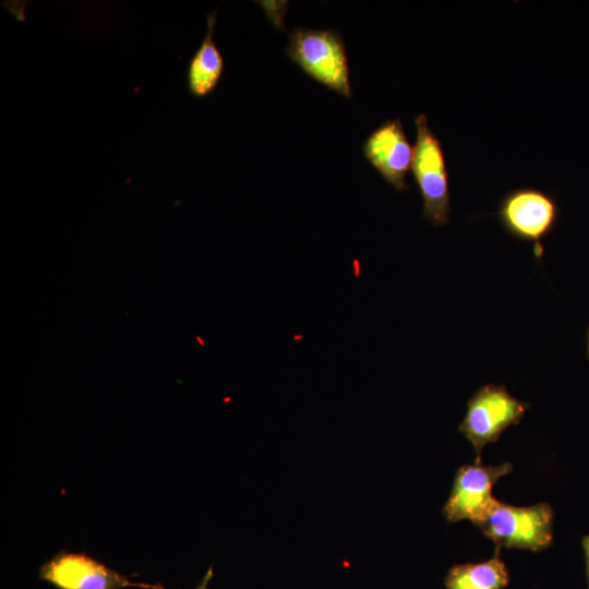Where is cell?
Returning <instances> with one entry per match:
<instances>
[{
	"label": "cell",
	"mask_w": 589,
	"mask_h": 589,
	"mask_svg": "<svg viewBox=\"0 0 589 589\" xmlns=\"http://www.w3.org/2000/svg\"><path fill=\"white\" fill-rule=\"evenodd\" d=\"M286 53L317 83L346 98L352 96L346 46L339 32L296 27L289 34Z\"/></svg>",
	"instance_id": "1"
},
{
	"label": "cell",
	"mask_w": 589,
	"mask_h": 589,
	"mask_svg": "<svg viewBox=\"0 0 589 589\" xmlns=\"http://www.w3.org/2000/svg\"><path fill=\"white\" fill-rule=\"evenodd\" d=\"M554 513L550 504L515 506L494 501L474 524L482 533L501 548L542 551L553 542Z\"/></svg>",
	"instance_id": "2"
},
{
	"label": "cell",
	"mask_w": 589,
	"mask_h": 589,
	"mask_svg": "<svg viewBox=\"0 0 589 589\" xmlns=\"http://www.w3.org/2000/svg\"><path fill=\"white\" fill-rule=\"evenodd\" d=\"M416 143L412 176L422 197V217L433 226L447 224L450 214L449 173L438 136L429 125L425 113L414 118Z\"/></svg>",
	"instance_id": "3"
},
{
	"label": "cell",
	"mask_w": 589,
	"mask_h": 589,
	"mask_svg": "<svg viewBox=\"0 0 589 589\" xmlns=\"http://www.w3.org/2000/svg\"><path fill=\"white\" fill-rule=\"evenodd\" d=\"M496 218L512 238L532 244L537 260H542L543 241L555 229L560 205L554 195L533 187H519L498 201Z\"/></svg>",
	"instance_id": "4"
},
{
	"label": "cell",
	"mask_w": 589,
	"mask_h": 589,
	"mask_svg": "<svg viewBox=\"0 0 589 589\" xmlns=\"http://www.w3.org/2000/svg\"><path fill=\"white\" fill-rule=\"evenodd\" d=\"M529 407V402L514 397L505 385L485 384L473 393L458 430L473 447L476 461H480L483 447L518 424Z\"/></svg>",
	"instance_id": "5"
},
{
	"label": "cell",
	"mask_w": 589,
	"mask_h": 589,
	"mask_svg": "<svg viewBox=\"0 0 589 589\" xmlns=\"http://www.w3.org/2000/svg\"><path fill=\"white\" fill-rule=\"evenodd\" d=\"M39 578L56 589H165L161 585L131 581L127 576L85 552L61 550L39 568Z\"/></svg>",
	"instance_id": "6"
},
{
	"label": "cell",
	"mask_w": 589,
	"mask_h": 589,
	"mask_svg": "<svg viewBox=\"0 0 589 589\" xmlns=\"http://www.w3.org/2000/svg\"><path fill=\"white\" fill-rule=\"evenodd\" d=\"M513 470L510 462L486 466L481 461L459 467L452 490L443 506V515L449 522L470 520L476 524L496 498L492 488Z\"/></svg>",
	"instance_id": "7"
},
{
	"label": "cell",
	"mask_w": 589,
	"mask_h": 589,
	"mask_svg": "<svg viewBox=\"0 0 589 589\" xmlns=\"http://www.w3.org/2000/svg\"><path fill=\"white\" fill-rule=\"evenodd\" d=\"M362 153L396 191L410 188L406 176L412 165L413 148L399 118L385 120L373 130L362 143Z\"/></svg>",
	"instance_id": "8"
},
{
	"label": "cell",
	"mask_w": 589,
	"mask_h": 589,
	"mask_svg": "<svg viewBox=\"0 0 589 589\" xmlns=\"http://www.w3.org/2000/svg\"><path fill=\"white\" fill-rule=\"evenodd\" d=\"M207 31L187 67L188 92L195 98H204L218 87L225 71V60L214 39L216 12L207 15Z\"/></svg>",
	"instance_id": "9"
},
{
	"label": "cell",
	"mask_w": 589,
	"mask_h": 589,
	"mask_svg": "<svg viewBox=\"0 0 589 589\" xmlns=\"http://www.w3.org/2000/svg\"><path fill=\"white\" fill-rule=\"evenodd\" d=\"M509 575L498 554L484 562L454 565L445 577V589H503Z\"/></svg>",
	"instance_id": "10"
},
{
	"label": "cell",
	"mask_w": 589,
	"mask_h": 589,
	"mask_svg": "<svg viewBox=\"0 0 589 589\" xmlns=\"http://www.w3.org/2000/svg\"><path fill=\"white\" fill-rule=\"evenodd\" d=\"M582 550L586 557V565H587V580H588V587L589 589V534L585 536L581 540Z\"/></svg>",
	"instance_id": "11"
},
{
	"label": "cell",
	"mask_w": 589,
	"mask_h": 589,
	"mask_svg": "<svg viewBox=\"0 0 589 589\" xmlns=\"http://www.w3.org/2000/svg\"><path fill=\"white\" fill-rule=\"evenodd\" d=\"M213 577V568L209 567L202 580L199 582V585L195 587V589H207L208 582Z\"/></svg>",
	"instance_id": "12"
},
{
	"label": "cell",
	"mask_w": 589,
	"mask_h": 589,
	"mask_svg": "<svg viewBox=\"0 0 589 589\" xmlns=\"http://www.w3.org/2000/svg\"><path fill=\"white\" fill-rule=\"evenodd\" d=\"M586 352H587V358L589 360V326H588V330H587Z\"/></svg>",
	"instance_id": "13"
}]
</instances>
